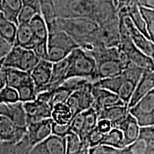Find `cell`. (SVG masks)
Listing matches in <instances>:
<instances>
[{
	"instance_id": "obj_1",
	"label": "cell",
	"mask_w": 154,
	"mask_h": 154,
	"mask_svg": "<svg viewBox=\"0 0 154 154\" xmlns=\"http://www.w3.org/2000/svg\"><path fill=\"white\" fill-rule=\"evenodd\" d=\"M58 18L87 19L101 25L118 16L113 0H54Z\"/></svg>"
},
{
	"instance_id": "obj_2",
	"label": "cell",
	"mask_w": 154,
	"mask_h": 154,
	"mask_svg": "<svg viewBox=\"0 0 154 154\" xmlns=\"http://www.w3.org/2000/svg\"><path fill=\"white\" fill-rule=\"evenodd\" d=\"M58 28L71 36L79 47L88 51L94 47L102 44L99 39V26L87 19L58 18Z\"/></svg>"
},
{
	"instance_id": "obj_3",
	"label": "cell",
	"mask_w": 154,
	"mask_h": 154,
	"mask_svg": "<svg viewBox=\"0 0 154 154\" xmlns=\"http://www.w3.org/2000/svg\"><path fill=\"white\" fill-rule=\"evenodd\" d=\"M70 67L67 79L74 77L86 79L95 83L98 81L97 66L94 58L89 54L79 47L69 55Z\"/></svg>"
},
{
	"instance_id": "obj_4",
	"label": "cell",
	"mask_w": 154,
	"mask_h": 154,
	"mask_svg": "<svg viewBox=\"0 0 154 154\" xmlns=\"http://www.w3.org/2000/svg\"><path fill=\"white\" fill-rule=\"evenodd\" d=\"M120 19V45L118 47L129 59L131 63L143 71H154V61L152 58L142 52L133 43L122 17Z\"/></svg>"
},
{
	"instance_id": "obj_5",
	"label": "cell",
	"mask_w": 154,
	"mask_h": 154,
	"mask_svg": "<svg viewBox=\"0 0 154 154\" xmlns=\"http://www.w3.org/2000/svg\"><path fill=\"white\" fill-rule=\"evenodd\" d=\"M79 45L63 31L49 34L47 42V61L56 63L66 58Z\"/></svg>"
},
{
	"instance_id": "obj_6",
	"label": "cell",
	"mask_w": 154,
	"mask_h": 154,
	"mask_svg": "<svg viewBox=\"0 0 154 154\" xmlns=\"http://www.w3.org/2000/svg\"><path fill=\"white\" fill-rule=\"evenodd\" d=\"M40 60L32 50L12 46L5 57L3 66L30 73Z\"/></svg>"
},
{
	"instance_id": "obj_7",
	"label": "cell",
	"mask_w": 154,
	"mask_h": 154,
	"mask_svg": "<svg viewBox=\"0 0 154 154\" xmlns=\"http://www.w3.org/2000/svg\"><path fill=\"white\" fill-rule=\"evenodd\" d=\"M140 127L154 126V89L129 109Z\"/></svg>"
},
{
	"instance_id": "obj_8",
	"label": "cell",
	"mask_w": 154,
	"mask_h": 154,
	"mask_svg": "<svg viewBox=\"0 0 154 154\" xmlns=\"http://www.w3.org/2000/svg\"><path fill=\"white\" fill-rule=\"evenodd\" d=\"M121 151L122 154H154V126L140 127L137 139Z\"/></svg>"
},
{
	"instance_id": "obj_9",
	"label": "cell",
	"mask_w": 154,
	"mask_h": 154,
	"mask_svg": "<svg viewBox=\"0 0 154 154\" xmlns=\"http://www.w3.org/2000/svg\"><path fill=\"white\" fill-rule=\"evenodd\" d=\"M118 14L124 19L125 26L134 45L148 57L154 59V43L134 26L129 17L126 16L124 9L118 10Z\"/></svg>"
},
{
	"instance_id": "obj_10",
	"label": "cell",
	"mask_w": 154,
	"mask_h": 154,
	"mask_svg": "<svg viewBox=\"0 0 154 154\" xmlns=\"http://www.w3.org/2000/svg\"><path fill=\"white\" fill-rule=\"evenodd\" d=\"M27 128L19 126L12 119L0 113V140L7 143H17L24 138Z\"/></svg>"
},
{
	"instance_id": "obj_11",
	"label": "cell",
	"mask_w": 154,
	"mask_h": 154,
	"mask_svg": "<svg viewBox=\"0 0 154 154\" xmlns=\"http://www.w3.org/2000/svg\"><path fill=\"white\" fill-rule=\"evenodd\" d=\"M99 36L100 41L105 47L109 48L119 47L121 35L119 15L99 25Z\"/></svg>"
},
{
	"instance_id": "obj_12",
	"label": "cell",
	"mask_w": 154,
	"mask_h": 154,
	"mask_svg": "<svg viewBox=\"0 0 154 154\" xmlns=\"http://www.w3.org/2000/svg\"><path fill=\"white\" fill-rule=\"evenodd\" d=\"M53 121L51 119H44L27 125L26 136L30 151L32 148L42 143L51 135Z\"/></svg>"
},
{
	"instance_id": "obj_13",
	"label": "cell",
	"mask_w": 154,
	"mask_h": 154,
	"mask_svg": "<svg viewBox=\"0 0 154 154\" xmlns=\"http://www.w3.org/2000/svg\"><path fill=\"white\" fill-rule=\"evenodd\" d=\"M93 103L91 108L95 110L97 116L103 109L116 106H126L119 96L113 92L93 86L92 90Z\"/></svg>"
},
{
	"instance_id": "obj_14",
	"label": "cell",
	"mask_w": 154,
	"mask_h": 154,
	"mask_svg": "<svg viewBox=\"0 0 154 154\" xmlns=\"http://www.w3.org/2000/svg\"><path fill=\"white\" fill-rule=\"evenodd\" d=\"M26 116L27 125L44 119H51L52 108L49 103L36 99L34 101L23 103Z\"/></svg>"
},
{
	"instance_id": "obj_15",
	"label": "cell",
	"mask_w": 154,
	"mask_h": 154,
	"mask_svg": "<svg viewBox=\"0 0 154 154\" xmlns=\"http://www.w3.org/2000/svg\"><path fill=\"white\" fill-rule=\"evenodd\" d=\"M66 138L51 135L31 149L28 154H66Z\"/></svg>"
},
{
	"instance_id": "obj_16",
	"label": "cell",
	"mask_w": 154,
	"mask_h": 154,
	"mask_svg": "<svg viewBox=\"0 0 154 154\" xmlns=\"http://www.w3.org/2000/svg\"><path fill=\"white\" fill-rule=\"evenodd\" d=\"M52 66L53 63L49 61L40 60L30 73L38 94L45 91L49 84L52 72Z\"/></svg>"
},
{
	"instance_id": "obj_17",
	"label": "cell",
	"mask_w": 154,
	"mask_h": 154,
	"mask_svg": "<svg viewBox=\"0 0 154 154\" xmlns=\"http://www.w3.org/2000/svg\"><path fill=\"white\" fill-rule=\"evenodd\" d=\"M69 67H70V59L69 56L58 62L53 63L51 79L44 91H53L62 85L67 79Z\"/></svg>"
},
{
	"instance_id": "obj_18",
	"label": "cell",
	"mask_w": 154,
	"mask_h": 154,
	"mask_svg": "<svg viewBox=\"0 0 154 154\" xmlns=\"http://www.w3.org/2000/svg\"><path fill=\"white\" fill-rule=\"evenodd\" d=\"M154 89V71H144L128 105V109L134 107L142 98Z\"/></svg>"
},
{
	"instance_id": "obj_19",
	"label": "cell",
	"mask_w": 154,
	"mask_h": 154,
	"mask_svg": "<svg viewBox=\"0 0 154 154\" xmlns=\"http://www.w3.org/2000/svg\"><path fill=\"white\" fill-rule=\"evenodd\" d=\"M115 128L122 131L126 146L131 145L137 139L140 130V126L137 120L130 113Z\"/></svg>"
},
{
	"instance_id": "obj_20",
	"label": "cell",
	"mask_w": 154,
	"mask_h": 154,
	"mask_svg": "<svg viewBox=\"0 0 154 154\" xmlns=\"http://www.w3.org/2000/svg\"><path fill=\"white\" fill-rule=\"evenodd\" d=\"M98 80L120 76L124 69L119 59H104L96 61Z\"/></svg>"
},
{
	"instance_id": "obj_21",
	"label": "cell",
	"mask_w": 154,
	"mask_h": 154,
	"mask_svg": "<svg viewBox=\"0 0 154 154\" xmlns=\"http://www.w3.org/2000/svg\"><path fill=\"white\" fill-rule=\"evenodd\" d=\"M40 5L41 15L47 26L49 34L59 31L58 17L54 0H38Z\"/></svg>"
},
{
	"instance_id": "obj_22",
	"label": "cell",
	"mask_w": 154,
	"mask_h": 154,
	"mask_svg": "<svg viewBox=\"0 0 154 154\" xmlns=\"http://www.w3.org/2000/svg\"><path fill=\"white\" fill-rule=\"evenodd\" d=\"M36 42V41L29 24H19L17 25L14 44L13 46L32 50Z\"/></svg>"
},
{
	"instance_id": "obj_23",
	"label": "cell",
	"mask_w": 154,
	"mask_h": 154,
	"mask_svg": "<svg viewBox=\"0 0 154 154\" xmlns=\"http://www.w3.org/2000/svg\"><path fill=\"white\" fill-rule=\"evenodd\" d=\"M3 68L5 72L6 86L15 90L32 79L29 73L9 67L3 66Z\"/></svg>"
},
{
	"instance_id": "obj_24",
	"label": "cell",
	"mask_w": 154,
	"mask_h": 154,
	"mask_svg": "<svg viewBox=\"0 0 154 154\" xmlns=\"http://www.w3.org/2000/svg\"><path fill=\"white\" fill-rule=\"evenodd\" d=\"M121 9H124L126 16L129 17L134 26L144 35L149 38L147 32H146L145 22H144L143 16L140 12V6L138 5L137 0H131L124 7Z\"/></svg>"
},
{
	"instance_id": "obj_25",
	"label": "cell",
	"mask_w": 154,
	"mask_h": 154,
	"mask_svg": "<svg viewBox=\"0 0 154 154\" xmlns=\"http://www.w3.org/2000/svg\"><path fill=\"white\" fill-rule=\"evenodd\" d=\"M129 113L127 106H116L103 109L98 114V119H106L113 124V128L121 123Z\"/></svg>"
},
{
	"instance_id": "obj_26",
	"label": "cell",
	"mask_w": 154,
	"mask_h": 154,
	"mask_svg": "<svg viewBox=\"0 0 154 154\" xmlns=\"http://www.w3.org/2000/svg\"><path fill=\"white\" fill-rule=\"evenodd\" d=\"M37 14H41L38 0H22V7L18 17V24H29Z\"/></svg>"
},
{
	"instance_id": "obj_27",
	"label": "cell",
	"mask_w": 154,
	"mask_h": 154,
	"mask_svg": "<svg viewBox=\"0 0 154 154\" xmlns=\"http://www.w3.org/2000/svg\"><path fill=\"white\" fill-rule=\"evenodd\" d=\"M22 7V0H3L0 11L11 22L18 25V17Z\"/></svg>"
},
{
	"instance_id": "obj_28",
	"label": "cell",
	"mask_w": 154,
	"mask_h": 154,
	"mask_svg": "<svg viewBox=\"0 0 154 154\" xmlns=\"http://www.w3.org/2000/svg\"><path fill=\"white\" fill-rule=\"evenodd\" d=\"M51 119L57 124L68 125L71 124L74 116L66 103H58L53 107Z\"/></svg>"
},
{
	"instance_id": "obj_29",
	"label": "cell",
	"mask_w": 154,
	"mask_h": 154,
	"mask_svg": "<svg viewBox=\"0 0 154 154\" xmlns=\"http://www.w3.org/2000/svg\"><path fill=\"white\" fill-rule=\"evenodd\" d=\"M84 126H83L82 130L81 131L79 137L80 140H82L83 143H86V137H87L88 135L92 131L96 128L99 119H98L97 113H96L93 108H90L88 110L84 111Z\"/></svg>"
},
{
	"instance_id": "obj_30",
	"label": "cell",
	"mask_w": 154,
	"mask_h": 154,
	"mask_svg": "<svg viewBox=\"0 0 154 154\" xmlns=\"http://www.w3.org/2000/svg\"><path fill=\"white\" fill-rule=\"evenodd\" d=\"M17 25L11 22L0 11V37L12 47L14 44Z\"/></svg>"
},
{
	"instance_id": "obj_31",
	"label": "cell",
	"mask_w": 154,
	"mask_h": 154,
	"mask_svg": "<svg viewBox=\"0 0 154 154\" xmlns=\"http://www.w3.org/2000/svg\"><path fill=\"white\" fill-rule=\"evenodd\" d=\"M36 42H48L49 32L41 14H37L29 23Z\"/></svg>"
},
{
	"instance_id": "obj_32",
	"label": "cell",
	"mask_w": 154,
	"mask_h": 154,
	"mask_svg": "<svg viewBox=\"0 0 154 154\" xmlns=\"http://www.w3.org/2000/svg\"><path fill=\"white\" fill-rule=\"evenodd\" d=\"M101 144L111 146L121 151L126 147L124 134L121 131L116 128H113L108 134H105Z\"/></svg>"
},
{
	"instance_id": "obj_33",
	"label": "cell",
	"mask_w": 154,
	"mask_h": 154,
	"mask_svg": "<svg viewBox=\"0 0 154 154\" xmlns=\"http://www.w3.org/2000/svg\"><path fill=\"white\" fill-rule=\"evenodd\" d=\"M92 90H93V83L88 82L84 84L82 88L76 91L78 96L79 101L81 110L82 112L91 108L94 100Z\"/></svg>"
},
{
	"instance_id": "obj_34",
	"label": "cell",
	"mask_w": 154,
	"mask_h": 154,
	"mask_svg": "<svg viewBox=\"0 0 154 154\" xmlns=\"http://www.w3.org/2000/svg\"><path fill=\"white\" fill-rule=\"evenodd\" d=\"M17 91L19 95V101L22 103L34 101L38 95L32 79L17 88Z\"/></svg>"
},
{
	"instance_id": "obj_35",
	"label": "cell",
	"mask_w": 154,
	"mask_h": 154,
	"mask_svg": "<svg viewBox=\"0 0 154 154\" xmlns=\"http://www.w3.org/2000/svg\"><path fill=\"white\" fill-rule=\"evenodd\" d=\"M73 93L74 91L72 89L62 84L61 86L51 91L50 106L53 109V107L58 103H66L67 100Z\"/></svg>"
},
{
	"instance_id": "obj_36",
	"label": "cell",
	"mask_w": 154,
	"mask_h": 154,
	"mask_svg": "<svg viewBox=\"0 0 154 154\" xmlns=\"http://www.w3.org/2000/svg\"><path fill=\"white\" fill-rule=\"evenodd\" d=\"M140 12L145 22L146 32L151 41L154 43V9L140 7Z\"/></svg>"
},
{
	"instance_id": "obj_37",
	"label": "cell",
	"mask_w": 154,
	"mask_h": 154,
	"mask_svg": "<svg viewBox=\"0 0 154 154\" xmlns=\"http://www.w3.org/2000/svg\"><path fill=\"white\" fill-rule=\"evenodd\" d=\"M66 153H75L82 150L84 146L87 144L83 143L79 137L74 132L71 131L66 136Z\"/></svg>"
},
{
	"instance_id": "obj_38",
	"label": "cell",
	"mask_w": 154,
	"mask_h": 154,
	"mask_svg": "<svg viewBox=\"0 0 154 154\" xmlns=\"http://www.w3.org/2000/svg\"><path fill=\"white\" fill-rule=\"evenodd\" d=\"M18 101V93L14 88L6 86L0 91V103H13Z\"/></svg>"
},
{
	"instance_id": "obj_39",
	"label": "cell",
	"mask_w": 154,
	"mask_h": 154,
	"mask_svg": "<svg viewBox=\"0 0 154 154\" xmlns=\"http://www.w3.org/2000/svg\"><path fill=\"white\" fill-rule=\"evenodd\" d=\"M105 134H102L97 129V128H96L95 129L92 131L88 135V136L86 137V143L87 144L88 146V149L89 148L94 147L98 145H100L101 143L102 140L103 139Z\"/></svg>"
},
{
	"instance_id": "obj_40",
	"label": "cell",
	"mask_w": 154,
	"mask_h": 154,
	"mask_svg": "<svg viewBox=\"0 0 154 154\" xmlns=\"http://www.w3.org/2000/svg\"><path fill=\"white\" fill-rule=\"evenodd\" d=\"M121 150L116 149L111 146L100 144L88 149V154H119Z\"/></svg>"
},
{
	"instance_id": "obj_41",
	"label": "cell",
	"mask_w": 154,
	"mask_h": 154,
	"mask_svg": "<svg viewBox=\"0 0 154 154\" xmlns=\"http://www.w3.org/2000/svg\"><path fill=\"white\" fill-rule=\"evenodd\" d=\"M32 51H34L39 60L47 61V42H36Z\"/></svg>"
},
{
	"instance_id": "obj_42",
	"label": "cell",
	"mask_w": 154,
	"mask_h": 154,
	"mask_svg": "<svg viewBox=\"0 0 154 154\" xmlns=\"http://www.w3.org/2000/svg\"><path fill=\"white\" fill-rule=\"evenodd\" d=\"M72 131L70 124L60 125L53 122L51 128V135H54L58 137L66 138V136Z\"/></svg>"
},
{
	"instance_id": "obj_43",
	"label": "cell",
	"mask_w": 154,
	"mask_h": 154,
	"mask_svg": "<svg viewBox=\"0 0 154 154\" xmlns=\"http://www.w3.org/2000/svg\"><path fill=\"white\" fill-rule=\"evenodd\" d=\"M84 112H82L76 116H75L73 119V120L71 122L70 126L71 130L74 134H76L77 136H79L81 131H82L83 126H84Z\"/></svg>"
},
{
	"instance_id": "obj_44",
	"label": "cell",
	"mask_w": 154,
	"mask_h": 154,
	"mask_svg": "<svg viewBox=\"0 0 154 154\" xmlns=\"http://www.w3.org/2000/svg\"><path fill=\"white\" fill-rule=\"evenodd\" d=\"M97 129L103 134H106L113 128V124L106 119H100L98 121Z\"/></svg>"
},
{
	"instance_id": "obj_45",
	"label": "cell",
	"mask_w": 154,
	"mask_h": 154,
	"mask_svg": "<svg viewBox=\"0 0 154 154\" xmlns=\"http://www.w3.org/2000/svg\"><path fill=\"white\" fill-rule=\"evenodd\" d=\"M11 48L10 44L5 41L2 38L0 37V59L4 58Z\"/></svg>"
},
{
	"instance_id": "obj_46",
	"label": "cell",
	"mask_w": 154,
	"mask_h": 154,
	"mask_svg": "<svg viewBox=\"0 0 154 154\" xmlns=\"http://www.w3.org/2000/svg\"><path fill=\"white\" fill-rule=\"evenodd\" d=\"M137 2L140 7L154 9V0H137Z\"/></svg>"
},
{
	"instance_id": "obj_47",
	"label": "cell",
	"mask_w": 154,
	"mask_h": 154,
	"mask_svg": "<svg viewBox=\"0 0 154 154\" xmlns=\"http://www.w3.org/2000/svg\"><path fill=\"white\" fill-rule=\"evenodd\" d=\"M131 1V0H113V4H114L116 7L117 11H118L119 9L124 7L125 6Z\"/></svg>"
},
{
	"instance_id": "obj_48",
	"label": "cell",
	"mask_w": 154,
	"mask_h": 154,
	"mask_svg": "<svg viewBox=\"0 0 154 154\" xmlns=\"http://www.w3.org/2000/svg\"><path fill=\"white\" fill-rule=\"evenodd\" d=\"M6 86V82H5V72H4V68L0 69V91L3 89Z\"/></svg>"
},
{
	"instance_id": "obj_49",
	"label": "cell",
	"mask_w": 154,
	"mask_h": 154,
	"mask_svg": "<svg viewBox=\"0 0 154 154\" xmlns=\"http://www.w3.org/2000/svg\"><path fill=\"white\" fill-rule=\"evenodd\" d=\"M88 146H84V147L82 148V150H80L79 151L77 152V153H66V154H88Z\"/></svg>"
},
{
	"instance_id": "obj_50",
	"label": "cell",
	"mask_w": 154,
	"mask_h": 154,
	"mask_svg": "<svg viewBox=\"0 0 154 154\" xmlns=\"http://www.w3.org/2000/svg\"><path fill=\"white\" fill-rule=\"evenodd\" d=\"M4 59H5V57H4V58H2V59H0V69L2 68V66H3Z\"/></svg>"
},
{
	"instance_id": "obj_51",
	"label": "cell",
	"mask_w": 154,
	"mask_h": 154,
	"mask_svg": "<svg viewBox=\"0 0 154 154\" xmlns=\"http://www.w3.org/2000/svg\"><path fill=\"white\" fill-rule=\"evenodd\" d=\"M2 143H3V142H2V141H1V140H0V149H1L2 146Z\"/></svg>"
},
{
	"instance_id": "obj_52",
	"label": "cell",
	"mask_w": 154,
	"mask_h": 154,
	"mask_svg": "<svg viewBox=\"0 0 154 154\" xmlns=\"http://www.w3.org/2000/svg\"><path fill=\"white\" fill-rule=\"evenodd\" d=\"M2 2H3V0H0V7H1L2 4Z\"/></svg>"
},
{
	"instance_id": "obj_53",
	"label": "cell",
	"mask_w": 154,
	"mask_h": 154,
	"mask_svg": "<svg viewBox=\"0 0 154 154\" xmlns=\"http://www.w3.org/2000/svg\"><path fill=\"white\" fill-rule=\"evenodd\" d=\"M119 154H122V153H121H121H119Z\"/></svg>"
},
{
	"instance_id": "obj_54",
	"label": "cell",
	"mask_w": 154,
	"mask_h": 154,
	"mask_svg": "<svg viewBox=\"0 0 154 154\" xmlns=\"http://www.w3.org/2000/svg\"><path fill=\"white\" fill-rule=\"evenodd\" d=\"M153 61H154V59H153Z\"/></svg>"
}]
</instances>
